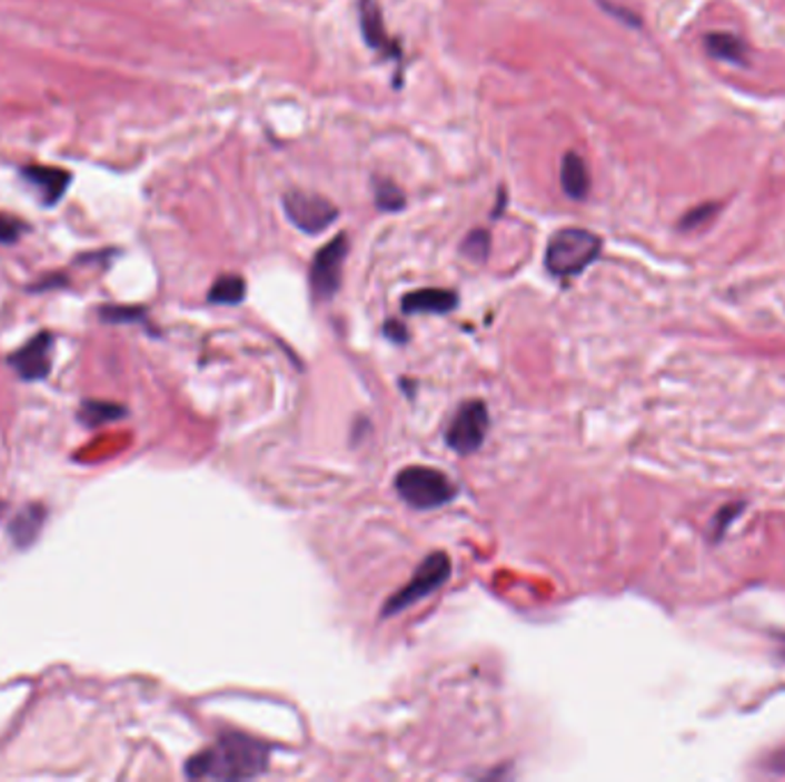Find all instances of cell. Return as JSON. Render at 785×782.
I'll list each match as a JSON object with an SVG mask.
<instances>
[{"label": "cell", "mask_w": 785, "mask_h": 782, "mask_svg": "<svg viewBox=\"0 0 785 782\" xmlns=\"http://www.w3.org/2000/svg\"><path fill=\"white\" fill-rule=\"evenodd\" d=\"M47 519V510L42 505H26L12 521H10V540L19 549H28L40 538L42 525Z\"/></svg>", "instance_id": "7c38bea8"}, {"label": "cell", "mask_w": 785, "mask_h": 782, "mask_svg": "<svg viewBox=\"0 0 785 782\" xmlns=\"http://www.w3.org/2000/svg\"><path fill=\"white\" fill-rule=\"evenodd\" d=\"M375 202L381 211H400L407 204L405 193L388 180H375Z\"/></svg>", "instance_id": "ac0fdd59"}, {"label": "cell", "mask_w": 785, "mask_h": 782, "mask_svg": "<svg viewBox=\"0 0 785 782\" xmlns=\"http://www.w3.org/2000/svg\"><path fill=\"white\" fill-rule=\"evenodd\" d=\"M26 230L28 228L23 225V221L8 217V213H0V243L3 245L17 243Z\"/></svg>", "instance_id": "7402d4cb"}, {"label": "cell", "mask_w": 785, "mask_h": 782, "mask_svg": "<svg viewBox=\"0 0 785 782\" xmlns=\"http://www.w3.org/2000/svg\"><path fill=\"white\" fill-rule=\"evenodd\" d=\"M246 297V282L239 275H221L217 282L211 284V290L207 294L209 303L219 305H237Z\"/></svg>", "instance_id": "9a60e30c"}, {"label": "cell", "mask_w": 785, "mask_h": 782, "mask_svg": "<svg viewBox=\"0 0 785 782\" xmlns=\"http://www.w3.org/2000/svg\"><path fill=\"white\" fill-rule=\"evenodd\" d=\"M448 579H450V560H448V555L441 553V551L427 555L418 564L411 581L400 592L390 594V599L386 601V606H384V618H390V615H398V613L407 611L409 606H414V603H418L425 596H430L433 592H437Z\"/></svg>", "instance_id": "277c9868"}, {"label": "cell", "mask_w": 785, "mask_h": 782, "mask_svg": "<svg viewBox=\"0 0 785 782\" xmlns=\"http://www.w3.org/2000/svg\"><path fill=\"white\" fill-rule=\"evenodd\" d=\"M597 3H599V8H602L606 14L616 17V19H618V21H623L625 26L640 28V19H638L632 10H627L623 3H616V0H597Z\"/></svg>", "instance_id": "603a6c76"}, {"label": "cell", "mask_w": 785, "mask_h": 782, "mask_svg": "<svg viewBox=\"0 0 785 782\" xmlns=\"http://www.w3.org/2000/svg\"><path fill=\"white\" fill-rule=\"evenodd\" d=\"M457 308V294L450 290H418L403 299L407 314H446Z\"/></svg>", "instance_id": "8fae6325"}, {"label": "cell", "mask_w": 785, "mask_h": 782, "mask_svg": "<svg viewBox=\"0 0 785 782\" xmlns=\"http://www.w3.org/2000/svg\"><path fill=\"white\" fill-rule=\"evenodd\" d=\"M99 317L109 324H133L146 319V310L131 305H103L99 308Z\"/></svg>", "instance_id": "d6986e66"}, {"label": "cell", "mask_w": 785, "mask_h": 782, "mask_svg": "<svg viewBox=\"0 0 785 782\" xmlns=\"http://www.w3.org/2000/svg\"><path fill=\"white\" fill-rule=\"evenodd\" d=\"M717 211H719V207H717L715 202L698 204V207L689 209V211L685 213V217H683V221H680V230L689 232V230H698V228L707 225L712 219L717 217Z\"/></svg>", "instance_id": "ffe728a7"}, {"label": "cell", "mask_w": 785, "mask_h": 782, "mask_svg": "<svg viewBox=\"0 0 785 782\" xmlns=\"http://www.w3.org/2000/svg\"><path fill=\"white\" fill-rule=\"evenodd\" d=\"M21 177L40 196L42 207H56L71 182V172L56 166H23Z\"/></svg>", "instance_id": "9c48e42d"}, {"label": "cell", "mask_w": 785, "mask_h": 782, "mask_svg": "<svg viewBox=\"0 0 785 782\" xmlns=\"http://www.w3.org/2000/svg\"><path fill=\"white\" fill-rule=\"evenodd\" d=\"M744 510H746V503H744V501H737V503L724 505L715 517H712V521H709V532H707L709 542H722V540L726 538V532L731 530V525L744 514Z\"/></svg>", "instance_id": "e0dca14e"}, {"label": "cell", "mask_w": 785, "mask_h": 782, "mask_svg": "<svg viewBox=\"0 0 785 782\" xmlns=\"http://www.w3.org/2000/svg\"><path fill=\"white\" fill-rule=\"evenodd\" d=\"M705 51H707L712 58H715V60L742 64L748 49H746V44L737 38V34H731V32H709V34H705Z\"/></svg>", "instance_id": "5bb4252c"}, {"label": "cell", "mask_w": 785, "mask_h": 782, "mask_svg": "<svg viewBox=\"0 0 785 782\" xmlns=\"http://www.w3.org/2000/svg\"><path fill=\"white\" fill-rule=\"evenodd\" d=\"M347 251H349L347 234H338L336 239H331L327 245H322L317 251L310 267V284H312V294L317 299L327 301L340 290Z\"/></svg>", "instance_id": "8992f818"}, {"label": "cell", "mask_w": 785, "mask_h": 782, "mask_svg": "<svg viewBox=\"0 0 785 782\" xmlns=\"http://www.w3.org/2000/svg\"><path fill=\"white\" fill-rule=\"evenodd\" d=\"M269 766V745L239 732L223 734L209 749L193 755L185 771L193 780H248Z\"/></svg>", "instance_id": "6da1fadb"}, {"label": "cell", "mask_w": 785, "mask_h": 782, "mask_svg": "<svg viewBox=\"0 0 785 782\" xmlns=\"http://www.w3.org/2000/svg\"><path fill=\"white\" fill-rule=\"evenodd\" d=\"M489 232L487 230H474L467 239H464L461 251L474 262H485L489 255Z\"/></svg>", "instance_id": "44dd1931"}, {"label": "cell", "mask_w": 785, "mask_h": 782, "mask_svg": "<svg viewBox=\"0 0 785 782\" xmlns=\"http://www.w3.org/2000/svg\"><path fill=\"white\" fill-rule=\"evenodd\" d=\"M359 19H361V32L366 38V44L379 53L392 56L398 53L396 44L390 42L386 26H384V17H381V8L377 6V0H361L359 6Z\"/></svg>", "instance_id": "30bf717a"}, {"label": "cell", "mask_w": 785, "mask_h": 782, "mask_svg": "<svg viewBox=\"0 0 785 782\" xmlns=\"http://www.w3.org/2000/svg\"><path fill=\"white\" fill-rule=\"evenodd\" d=\"M282 209L288 219L306 234H319L334 225L338 219V209L331 200L306 193V191H288L282 196Z\"/></svg>", "instance_id": "5b68a950"}, {"label": "cell", "mask_w": 785, "mask_h": 782, "mask_svg": "<svg viewBox=\"0 0 785 782\" xmlns=\"http://www.w3.org/2000/svg\"><path fill=\"white\" fill-rule=\"evenodd\" d=\"M778 656H781V661L785 663V635L781 638V648H778Z\"/></svg>", "instance_id": "484cf974"}, {"label": "cell", "mask_w": 785, "mask_h": 782, "mask_svg": "<svg viewBox=\"0 0 785 782\" xmlns=\"http://www.w3.org/2000/svg\"><path fill=\"white\" fill-rule=\"evenodd\" d=\"M602 253V239L582 228L558 230L549 245L545 264L556 278H573L586 271Z\"/></svg>", "instance_id": "7a4b0ae2"}, {"label": "cell", "mask_w": 785, "mask_h": 782, "mask_svg": "<svg viewBox=\"0 0 785 782\" xmlns=\"http://www.w3.org/2000/svg\"><path fill=\"white\" fill-rule=\"evenodd\" d=\"M0 512H3V503H0Z\"/></svg>", "instance_id": "4316f807"}, {"label": "cell", "mask_w": 785, "mask_h": 782, "mask_svg": "<svg viewBox=\"0 0 785 782\" xmlns=\"http://www.w3.org/2000/svg\"><path fill=\"white\" fill-rule=\"evenodd\" d=\"M489 430V413L487 407L478 400L461 404L448 427L446 432V443L457 452V454H474Z\"/></svg>", "instance_id": "52a82bcc"}, {"label": "cell", "mask_w": 785, "mask_h": 782, "mask_svg": "<svg viewBox=\"0 0 785 782\" xmlns=\"http://www.w3.org/2000/svg\"><path fill=\"white\" fill-rule=\"evenodd\" d=\"M563 191L573 200H584L590 193V174L586 161L577 152H567L560 163Z\"/></svg>", "instance_id": "4fadbf2b"}, {"label": "cell", "mask_w": 785, "mask_h": 782, "mask_svg": "<svg viewBox=\"0 0 785 782\" xmlns=\"http://www.w3.org/2000/svg\"><path fill=\"white\" fill-rule=\"evenodd\" d=\"M386 335L396 338L398 342H405V340H407V331H405L403 327H398V322H388V327H386Z\"/></svg>", "instance_id": "cb8c5ba5"}, {"label": "cell", "mask_w": 785, "mask_h": 782, "mask_svg": "<svg viewBox=\"0 0 785 782\" xmlns=\"http://www.w3.org/2000/svg\"><path fill=\"white\" fill-rule=\"evenodd\" d=\"M56 284H64V278H62V275H56V278H51V280H47V282H40V284H32V292H44V290H51V288H56Z\"/></svg>", "instance_id": "d4e9b609"}, {"label": "cell", "mask_w": 785, "mask_h": 782, "mask_svg": "<svg viewBox=\"0 0 785 782\" xmlns=\"http://www.w3.org/2000/svg\"><path fill=\"white\" fill-rule=\"evenodd\" d=\"M396 491L414 510H435L453 501L457 487L437 469L409 467L398 473Z\"/></svg>", "instance_id": "3957f363"}, {"label": "cell", "mask_w": 785, "mask_h": 782, "mask_svg": "<svg viewBox=\"0 0 785 782\" xmlns=\"http://www.w3.org/2000/svg\"><path fill=\"white\" fill-rule=\"evenodd\" d=\"M51 349H53V335L47 331L38 333L28 340L26 347H21L10 355L8 365L14 368L23 381H40L51 372V361H49Z\"/></svg>", "instance_id": "ba28073f"}, {"label": "cell", "mask_w": 785, "mask_h": 782, "mask_svg": "<svg viewBox=\"0 0 785 782\" xmlns=\"http://www.w3.org/2000/svg\"><path fill=\"white\" fill-rule=\"evenodd\" d=\"M127 415V409L113 402H99V400H86L79 409V420L86 427H99L103 422L122 420Z\"/></svg>", "instance_id": "2e32d148"}]
</instances>
